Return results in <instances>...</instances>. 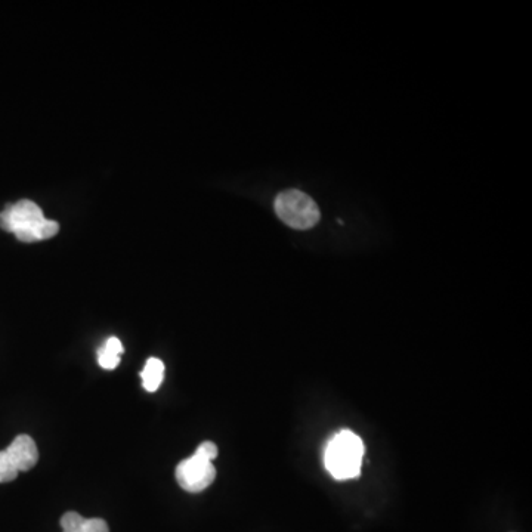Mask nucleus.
Returning a JSON list of instances; mask_svg holds the SVG:
<instances>
[{
	"mask_svg": "<svg viewBox=\"0 0 532 532\" xmlns=\"http://www.w3.org/2000/svg\"><path fill=\"white\" fill-rule=\"evenodd\" d=\"M0 227L14 234L23 243L48 240L60 231V225L51 219H46L42 209L30 200L9 204L0 213Z\"/></svg>",
	"mask_w": 532,
	"mask_h": 532,
	"instance_id": "obj_1",
	"label": "nucleus"
},
{
	"mask_svg": "<svg viewBox=\"0 0 532 532\" xmlns=\"http://www.w3.org/2000/svg\"><path fill=\"white\" fill-rule=\"evenodd\" d=\"M364 457V442L357 433H336L324 450V465L337 481L357 478L361 473Z\"/></svg>",
	"mask_w": 532,
	"mask_h": 532,
	"instance_id": "obj_2",
	"label": "nucleus"
},
{
	"mask_svg": "<svg viewBox=\"0 0 532 532\" xmlns=\"http://www.w3.org/2000/svg\"><path fill=\"white\" fill-rule=\"evenodd\" d=\"M274 209L284 224L300 231L315 227L321 218L317 203L299 190H287L278 194Z\"/></svg>",
	"mask_w": 532,
	"mask_h": 532,
	"instance_id": "obj_3",
	"label": "nucleus"
},
{
	"mask_svg": "<svg viewBox=\"0 0 532 532\" xmlns=\"http://www.w3.org/2000/svg\"><path fill=\"white\" fill-rule=\"evenodd\" d=\"M175 476L182 490L188 493H201L215 481L216 469L213 462L194 453L176 466Z\"/></svg>",
	"mask_w": 532,
	"mask_h": 532,
	"instance_id": "obj_4",
	"label": "nucleus"
},
{
	"mask_svg": "<svg viewBox=\"0 0 532 532\" xmlns=\"http://www.w3.org/2000/svg\"><path fill=\"white\" fill-rule=\"evenodd\" d=\"M9 460L15 469L20 472H29L39 462V450L32 436L18 435L6 448Z\"/></svg>",
	"mask_w": 532,
	"mask_h": 532,
	"instance_id": "obj_5",
	"label": "nucleus"
},
{
	"mask_svg": "<svg viewBox=\"0 0 532 532\" xmlns=\"http://www.w3.org/2000/svg\"><path fill=\"white\" fill-rule=\"evenodd\" d=\"M60 524L63 532H110L104 519H85L77 512H67L61 518Z\"/></svg>",
	"mask_w": 532,
	"mask_h": 532,
	"instance_id": "obj_6",
	"label": "nucleus"
},
{
	"mask_svg": "<svg viewBox=\"0 0 532 532\" xmlns=\"http://www.w3.org/2000/svg\"><path fill=\"white\" fill-rule=\"evenodd\" d=\"M123 351H125L123 343L117 337H108L104 345L98 349V364L104 370H114V368L119 367L120 355L123 354Z\"/></svg>",
	"mask_w": 532,
	"mask_h": 532,
	"instance_id": "obj_7",
	"label": "nucleus"
},
{
	"mask_svg": "<svg viewBox=\"0 0 532 532\" xmlns=\"http://www.w3.org/2000/svg\"><path fill=\"white\" fill-rule=\"evenodd\" d=\"M142 385L147 392H156L165 379V364L159 358H150L141 373Z\"/></svg>",
	"mask_w": 532,
	"mask_h": 532,
	"instance_id": "obj_8",
	"label": "nucleus"
},
{
	"mask_svg": "<svg viewBox=\"0 0 532 532\" xmlns=\"http://www.w3.org/2000/svg\"><path fill=\"white\" fill-rule=\"evenodd\" d=\"M18 476V470L12 465L5 450L0 451V484L14 481Z\"/></svg>",
	"mask_w": 532,
	"mask_h": 532,
	"instance_id": "obj_9",
	"label": "nucleus"
},
{
	"mask_svg": "<svg viewBox=\"0 0 532 532\" xmlns=\"http://www.w3.org/2000/svg\"><path fill=\"white\" fill-rule=\"evenodd\" d=\"M197 454H200V456H203L204 459L210 460V462H213V460L218 457V447H216L213 442L206 441L203 442V444H200V447L197 448L196 451Z\"/></svg>",
	"mask_w": 532,
	"mask_h": 532,
	"instance_id": "obj_10",
	"label": "nucleus"
}]
</instances>
